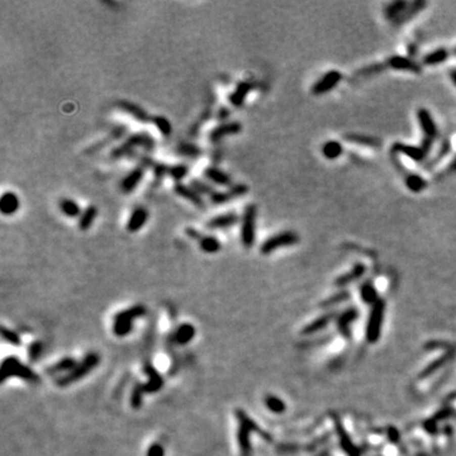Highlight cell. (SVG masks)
<instances>
[{"instance_id": "cell-22", "label": "cell", "mask_w": 456, "mask_h": 456, "mask_svg": "<svg viewBox=\"0 0 456 456\" xmlns=\"http://www.w3.org/2000/svg\"><path fill=\"white\" fill-rule=\"evenodd\" d=\"M19 199L13 192H7L0 199V210L4 215H12L19 209Z\"/></svg>"}, {"instance_id": "cell-7", "label": "cell", "mask_w": 456, "mask_h": 456, "mask_svg": "<svg viewBox=\"0 0 456 456\" xmlns=\"http://www.w3.org/2000/svg\"><path fill=\"white\" fill-rule=\"evenodd\" d=\"M299 242V236L294 231H283L278 235L269 237L260 247V252L262 255H270L271 252L282 249V247L294 246Z\"/></svg>"}, {"instance_id": "cell-6", "label": "cell", "mask_w": 456, "mask_h": 456, "mask_svg": "<svg viewBox=\"0 0 456 456\" xmlns=\"http://www.w3.org/2000/svg\"><path fill=\"white\" fill-rule=\"evenodd\" d=\"M136 147H142L145 150H152L155 147L154 139H151L146 133L133 134L124 144H122L121 146L113 150L112 157L113 159H121V157L131 156Z\"/></svg>"}, {"instance_id": "cell-18", "label": "cell", "mask_w": 456, "mask_h": 456, "mask_svg": "<svg viewBox=\"0 0 456 456\" xmlns=\"http://www.w3.org/2000/svg\"><path fill=\"white\" fill-rule=\"evenodd\" d=\"M237 222H239V215L235 212H230L212 218V219L208 220L205 225L209 230H223V228H228L237 224Z\"/></svg>"}, {"instance_id": "cell-33", "label": "cell", "mask_w": 456, "mask_h": 456, "mask_svg": "<svg viewBox=\"0 0 456 456\" xmlns=\"http://www.w3.org/2000/svg\"><path fill=\"white\" fill-rule=\"evenodd\" d=\"M59 207L60 210L64 213V215H66L69 218H76L81 214L79 204L75 200L69 199V198H64V199L60 200Z\"/></svg>"}, {"instance_id": "cell-57", "label": "cell", "mask_w": 456, "mask_h": 456, "mask_svg": "<svg viewBox=\"0 0 456 456\" xmlns=\"http://www.w3.org/2000/svg\"><path fill=\"white\" fill-rule=\"evenodd\" d=\"M455 52H456V51H455Z\"/></svg>"}, {"instance_id": "cell-17", "label": "cell", "mask_w": 456, "mask_h": 456, "mask_svg": "<svg viewBox=\"0 0 456 456\" xmlns=\"http://www.w3.org/2000/svg\"><path fill=\"white\" fill-rule=\"evenodd\" d=\"M147 219H149V210L146 208H136V209L132 212L131 217H129L128 222H127V231L134 234V232H139L145 224H146Z\"/></svg>"}, {"instance_id": "cell-3", "label": "cell", "mask_w": 456, "mask_h": 456, "mask_svg": "<svg viewBox=\"0 0 456 456\" xmlns=\"http://www.w3.org/2000/svg\"><path fill=\"white\" fill-rule=\"evenodd\" d=\"M0 382L4 383L9 378H19L22 380H26L29 383H39V377L37 373L19 359L14 356L7 357L2 364V372H0Z\"/></svg>"}, {"instance_id": "cell-26", "label": "cell", "mask_w": 456, "mask_h": 456, "mask_svg": "<svg viewBox=\"0 0 456 456\" xmlns=\"http://www.w3.org/2000/svg\"><path fill=\"white\" fill-rule=\"evenodd\" d=\"M252 86H254V85L249 81L240 82V84L237 85L236 90H235L231 94V97H230V102H231L235 107H242L245 103V99H246V97L249 95V93L251 92Z\"/></svg>"}, {"instance_id": "cell-40", "label": "cell", "mask_w": 456, "mask_h": 456, "mask_svg": "<svg viewBox=\"0 0 456 456\" xmlns=\"http://www.w3.org/2000/svg\"><path fill=\"white\" fill-rule=\"evenodd\" d=\"M331 318H332V315L331 314L322 315V317H320L318 320H315L314 322H312L310 325H308L307 327L303 330V333H304V335H310V333H314V332H317V331L322 330V328H325L326 326H327V323L330 322Z\"/></svg>"}, {"instance_id": "cell-50", "label": "cell", "mask_w": 456, "mask_h": 456, "mask_svg": "<svg viewBox=\"0 0 456 456\" xmlns=\"http://www.w3.org/2000/svg\"><path fill=\"white\" fill-rule=\"evenodd\" d=\"M350 298V293L347 290H344V292L338 293V294H335L333 297H331L330 299H327L326 302H323V307H331V305H335L338 304V303L344 302V300H347Z\"/></svg>"}, {"instance_id": "cell-30", "label": "cell", "mask_w": 456, "mask_h": 456, "mask_svg": "<svg viewBox=\"0 0 456 456\" xmlns=\"http://www.w3.org/2000/svg\"><path fill=\"white\" fill-rule=\"evenodd\" d=\"M404 183H405V187H407L408 189L413 193H421L428 187L427 180L423 179L421 175L409 174V172H408V174L404 176Z\"/></svg>"}, {"instance_id": "cell-45", "label": "cell", "mask_w": 456, "mask_h": 456, "mask_svg": "<svg viewBox=\"0 0 456 456\" xmlns=\"http://www.w3.org/2000/svg\"><path fill=\"white\" fill-rule=\"evenodd\" d=\"M152 122H154L155 126L159 128V131L161 132L164 136H169V134L171 133V124H170V122L167 121L165 117L161 116L154 117V118H152Z\"/></svg>"}, {"instance_id": "cell-11", "label": "cell", "mask_w": 456, "mask_h": 456, "mask_svg": "<svg viewBox=\"0 0 456 456\" xmlns=\"http://www.w3.org/2000/svg\"><path fill=\"white\" fill-rule=\"evenodd\" d=\"M384 62L385 65H387L388 69L399 70V71H409L413 72V74H421V71H422L421 65H418L417 62L413 61L409 57L399 56V55L390 56L389 59Z\"/></svg>"}, {"instance_id": "cell-49", "label": "cell", "mask_w": 456, "mask_h": 456, "mask_svg": "<svg viewBox=\"0 0 456 456\" xmlns=\"http://www.w3.org/2000/svg\"><path fill=\"white\" fill-rule=\"evenodd\" d=\"M453 351H448L447 354L445 355V356H442L441 357V359H438L437 361H435V362H432V364H431V367L430 368H427V369L425 370V372L422 373V377H427V375H430V374H432L433 372H435V370H437L438 368H441L442 367L443 364H445V362H447L448 360L451 359V357L453 356Z\"/></svg>"}, {"instance_id": "cell-24", "label": "cell", "mask_w": 456, "mask_h": 456, "mask_svg": "<svg viewBox=\"0 0 456 456\" xmlns=\"http://www.w3.org/2000/svg\"><path fill=\"white\" fill-rule=\"evenodd\" d=\"M367 271V267L362 264H356L349 272L341 275L336 279V285L337 287H345V285L350 284V283L355 282V280H359L362 275Z\"/></svg>"}, {"instance_id": "cell-42", "label": "cell", "mask_w": 456, "mask_h": 456, "mask_svg": "<svg viewBox=\"0 0 456 456\" xmlns=\"http://www.w3.org/2000/svg\"><path fill=\"white\" fill-rule=\"evenodd\" d=\"M450 150H451V145H450V142H448L447 140H446V141H443V144H442V146H441V149L438 150L437 155H436V156L433 157V159L431 160L430 162H427V164L425 165V169H431V167L435 166V165L437 164V162L440 161V160H442L443 157H445L446 155H447L448 152H450Z\"/></svg>"}, {"instance_id": "cell-52", "label": "cell", "mask_w": 456, "mask_h": 456, "mask_svg": "<svg viewBox=\"0 0 456 456\" xmlns=\"http://www.w3.org/2000/svg\"><path fill=\"white\" fill-rule=\"evenodd\" d=\"M42 352V344L41 342H34V344L31 345L28 350V354H29V360L34 361V360L38 359V356L41 355Z\"/></svg>"}, {"instance_id": "cell-8", "label": "cell", "mask_w": 456, "mask_h": 456, "mask_svg": "<svg viewBox=\"0 0 456 456\" xmlns=\"http://www.w3.org/2000/svg\"><path fill=\"white\" fill-rule=\"evenodd\" d=\"M432 140L423 139L421 146H412V145H405L402 142H395L392 147V152L394 154H402L409 157L413 161L421 162L427 157L431 147H432Z\"/></svg>"}, {"instance_id": "cell-53", "label": "cell", "mask_w": 456, "mask_h": 456, "mask_svg": "<svg viewBox=\"0 0 456 456\" xmlns=\"http://www.w3.org/2000/svg\"><path fill=\"white\" fill-rule=\"evenodd\" d=\"M455 170H456V156H455V157H453V159H452V161H451V162H450V164H448V166H447V167H446V169H445V170H443V171H442V172H441V174H440V176H438V177H442V176H443V175H446V172H447V174H448V172H451V171H455Z\"/></svg>"}, {"instance_id": "cell-20", "label": "cell", "mask_w": 456, "mask_h": 456, "mask_svg": "<svg viewBox=\"0 0 456 456\" xmlns=\"http://www.w3.org/2000/svg\"><path fill=\"white\" fill-rule=\"evenodd\" d=\"M117 105H118L121 109H123L126 113L131 114V116L133 117L134 119H137V121L144 122V123L151 121V118H150V116H149V113H147L144 108L140 107V105L134 104V103L127 102V100H122V102H118V104Z\"/></svg>"}, {"instance_id": "cell-1", "label": "cell", "mask_w": 456, "mask_h": 456, "mask_svg": "<svg viewBox=\"0 0 456 456\" xmlns=\"http://www.w3.org/2000/svg\"><path fill=\"white\" fill-rule=\"evenodd\" d=\"M236 418L239 421V431H237V442H239L240 452L241 456H251V441H250V435L252 432H259L261 437L270 440L269 433L265 431H261L252 418L249 417L245 411L237 409Z\"/></svg>"}, {"instance_id": "cell-46", "label": "cell", "mask_w": 456, "mask_h": 456, "mask_svg": "<svg viewBox=\"0 0 456 456\" xmlns=\"http://www.w3.org/2000/svg\"><path fill=\"white\" fill-rule=\"evenodd\" d=\"M188 172H189V167L187 165H175V166L169 169V175L171 177H174L177 183H180V180L184 179L188 175Z\"/></svg>"}, {"instance_id": "cell-56", "label": "cell", "mask_w": 456, "mask_h": 456, "mask_svg": "<svg viewBox=\"0 0 456 456\" xmlns=\"http://www.w3.org/2000/svg\"><path fill=\"white\" fill-rule=\"evenodd\" d=\"M450 77H451V80H452L453 85H455V86H456V69L451 70V71H450Z\"/></svg>"}, {"instance_id": "cell-25", "label": "cell", "mask_w": 456, "mask_h": 456, "mask_svg": "<svg viewBox=\"0 0 456 456\" xmlns=\"http://www.w3.org/2000/svg\"><path fill=\"white\" fill-rule=\"evenodd\" d=\"M408 4L409 3H407V2H403V0H397V2H392V3L387 4V6L384 7L385 18H387L388 21L392 22V23L393 22H395L400 16H402L403 13H404V11L407 9Z\"/></svg>"}, {"instance_id": "cell-48", "label": "cell", "mask_w": 456, "mask_h": 456, "mask_svg": "<svg viewBox=\"0 0 456 456\" xmlns=\"http://www.w3.org/2000/svg\"><path fill=\"white\" fill-rule=\"evenodd\" d=\"M192 188L194 190H197V192L199 193V194L209 195V197H212V195L215 193V190L213 189V188L210 187V185L205 184V183H202V181H200V180H198V179H193L192 180Z\"/></svg>"}, {"instance_id": "cell-16", "label": "cell", "mask_w": 456, "mask_h": 456, "mask_svg": "<svg viewBox=\"0 0 456 456\" xmlns=\"http://www.w3.org/2000/svg\"><path fill=\"white\" fill-rule=\"evenodd\" d=\"M174 190H175V193L179 195V197L189 200V202L193 203L195 207L205 208L204 202H203V198L200 197L199 193H198L197 190L193 189L192 187H188V185L183 184V183H176L174 187Z\"/></svg>"}, {"instance_id": "cell-9", "label": "cell", "mask_w": 456, "mask_h": 456, "mask_svg": "<svg viewBox=\"0 0 456 456\" xmlns=\"http://www.w3.org/2000/svg\"><path fill=\"white\" fill-rule=\"evenodd\" d=\"M384 309L385 304L382 299L378 300L374 305H373L372 313H370L369 322H368L367 327V340L369 342H375L378 341L380 336V330H382V323H383V315H384Z\"/></svg>"}, {"instance_id": "cell-15", "label": "cell", "mask_w": 456, "mask_h": 456, "mask_svg": "<svg viewBox=\"0 0 456 456\" xmlns=\"http://www.w3.org/2000/svg\"><path fill=\"white\" fill-rule=\"evenodd\" d=\"M242 131V126L239 122H230V123H223L220 126L215 127L209 134L210 141L218 142L222 139L227 136H232V134H239Z\"/></svg>"}, {"instance_id": "cell-12", "label": "cell", "mask_w": 456, "mask_h": 456, "mask_svg": "<svg viewBox=\"0 0 456 456\" xmlns=\"http://www.w3.org/2000/svg\"><path fill=\"white\" fill-rule=\"evenodd\" d=\"M247 192H249V187H247V185L236 184L234 185V187L230 188L228 190H225V192H215L214 194L210 197V200H212L213 204L215 205L225 204V203L242 197V195L246 194Z\"/></svg>"}, {"instance_id": "cell-2", "label": "cell", "mask_w": 456, "mask_h": 456, "mask_svg": "<svg viewBox=\"0 0 456 456\" xmlns=\"http://www.w3.org/2000/svg\"><path fill=\"white\" fill-rule=\"evenodd\" d=\"M147 308L144 304H137L118 312L113 320V332L118 337H126L133 330V322L137 318L146 315Z\"/></svg>"}, {"instance_id": "cell-55", "label": "cell", "mask_w": 456, "mask_h": 456, "mask_svg": "<svg viewBox=\"0 0 456 456\" xmlns=\"http://www.w3.org/2000/svg\"><path fill=\"white\" fill-rule=\"evenodd\" d=\"M187 234L189 235L190 237H193V239H199V240H202V237H200L199 232H197V231H195V230H190V228H188V230H187Z\"/></svg>"}, {"instance_id": "cell-28", "label": "cell", "mask_w": 456, "mask_h": 456, "mask_svg": "<svg viewBox=\"0 0 456 456\" xmlns=\"http://www.w3.org/2000/svg\"><path fill=\"white\" fill-rule=\"evenodd\" d=\"M77 365V361L72 357H64L62 360L57 361L56 364H54L52 367H50L49 369H46V374L49 375H57L61 374V373H70L75 367Z\"/></svg>"}, {"instance_id": "cell-41", "label": "cell", "mask_w": 456, "mask_h": 456, "mask_svg": "<svg viewBox=\"0 0 456 456\" xmlns=\"http://www.w3.org/2000/svg\"><path fill=\"white\" fill-rule=\"evenodd\" d=\"M145 389L142 387V384H137L134 385L133 390H132V395H131V405L132 408L134 409H140L142 405V402H144V394H145Z\"/></svg>"}, {"instance_id": "cell-44", "label": "cell", "mask_w": 456, "mask_h": 456, "mask_svg": "<svg viewBox=\"0 0 456 456\" xmlns=\"http://www.w3.org/2000/svg\"><path fill=\"white\" fill-rule=\"evenodd\" d=\"M385 69H388L385 62H380V64H373L369 66L364 67L360 71H357V75H362V76H372V75L380 74V72L385 71Z\"/></svg>"}, {"instance_id": "cell-10", "label": "cell", "mask_w": 456, "mask_h": 456, "mask_svg": "<svg viewBox=\"0 0 456 456\" xmlns=\"http://www.w3.org/2000/svg\"><path fill=\"white\" fill-rule=\"evenodd\" d=\"M342 80V74H341L338 70H331L327 74L323 75L318 81H315V84H313L312 86V94L313 95H323L330 93L331 90L335 89L338 84Z\"/></svg>"}, {"instance_id": "cell-34", "label": "cell", "mask_w": 456, "mask_h": 456, "mask_svg": "<svg viewBox=\"0 0 456 456\" xmlns=\"http://www.w3.org/2000/svg\"><path fill=\"white\" fill-rule=\"evenodd\" d=\"M97 215H98L97 207H94V205L87 207L86 209L82 212V214L80 215L79 230H81V231H87V230L93 225V223H94Z\"/></svg>"}, {"instance_id": "cell-4", "label": "cell", "mask_w": 456, "mask_h": 456, "mask_svg": "<svg viewBox=\"0 0 456 456\" xmlns=\"http://www.w3.org/2000/svg\"><path fill=\"white\" fill-rule=\"evenodd\" d=\"M100 362V356L97 352H89V354L85 355V357L82 359V361L77 362L76 367L71 370L70 373H67L66 375H62L60 379L56 380L57 387H69L72 383L79 382L80 379L86 377L90 372L95 369V368L99 365Z\"/></svg>"}, {"instance_id": "cell-32", "label": "cell", "mask_w": 456, "mask_h": 456, "mask_svg": "<svg viewBox=\"0 0 456 456\" xmlns=\"http://www.w3.org/2000/svg\"><path fill=\"white\" fill-rule=\"evenodd\" d=\"M448 57V51L446 49H437L435 51L430 52L423 57L422 62L426 66H436L442 62H445Z\"/></svg>"}, {"instance_id": "cell-5", "label": "cell", "mask_w": 456, "mask_h": 456, "mask_svg": "<svg viewBox=\"0 0 456 456\" xmlns=\"http://www.w3.org/2000/svg\"><path fill=\"white\" fill-rule=\"evenodd\" d=\"M256 218L257 207L255 204H249L245 208L241 225V241L246 249L254 246L256 241Z\"/></svg>"}, {"instance_id": "cell-39", "label": "cell", "mask_w": 456, "mask_h": 456, "mask_svg": "<svg viewBox=\"0 0 456 456\" xmlns=\"http://www.w3.org/2000/svg\"><path fill=\"white\" fill-rule=\"evenodd\" d=\"M265 404H266L267 409L271 411L272 413L280 415V413H283L285 411V403L280 398L275 397V395H266L265 397Z\"/></svg>"}, {"instance_id": "cell-54", "label": "cell", "mask_w": 456, "mask_h": 456, "mask_svg": "<svg viewBox=\"0 0 456 456\" xmlns=\"http://www.w3.org/2000/svg\"><path fill=\"white\" fill-rule=\"evenodd\" d=\"M389 438L393 441V442H397L398 441V432L394 430V428H389Z\"/></svg>"}, {"instance_id": "cell-19", "label": "cell", "mask_w": 456, "mask_h": 456, "mask_svg": "<svg viewBox=\"0 0 456 456\" xmlns=\"http://www.w3.org/2000/svg\"><path fill=\"white\" fill-rule=\"evenodd\" d=\"M144 175H145V167L139 166L136 167L134 170H132L121 183V189L123 190L126 194L128 193L133 192L134 189L137 188V185L140 184L142 179H144Z\"/></svg>"}, {"instance_id": "cell-21", "label": "cell", "mask_w": 456, "mask_h": 456, "mask_svg": "<svg viewBox=\"0 0 456 456\" xmlns=\"http://www.w3.org/2000/svg\"><path fill=\"white\" fill-rule=\"evenodd\" d=\"M195 336V327L190 323H183L175 330L172 340L177 345H187L194 338Z\"/></svg>"}, {"instance_id": "cell-51", "label": "cell", "mask_w": 456, "mask_h": 456, "mask_svg": "<svg viewBox=\"0 0 456 456\" xmlns=\"http://www.w3.org/2000/svg\"><path fill=\"white\" fill-rule=\"evenodd\" d=\"M147 456H165V448L161 443L155 442L147 450Z\"/></svg>"}, {"instance_id": "cell-27", "label": "cell", "mask_w": 456, "mask_h": 456, "mask_svg": "<svg viewBox=\"0 0 456 456\" xmlns=\"http://www.w3.org/2000/svg\"><path fill=\"white\" fill-rule=\"evenodd\" d=\"M426 6H427V4H426L425 2H421V0L412 2V3L408 4V7H407V9L404 11V13H403L402 16L397 19V21L393 22V24H394V26H402V24H404L405 22H408L409 19H412L413 17L417 16V14L420 13V12L422 11Z\"/></svg>"}, {"instance_id": "cell-13", "label": "cell", "mask_w": 456, "mask_h": 456, "mask_svg": "<svg viewBox=\"0 0 456 456\" xmlns=\"http://www.w3.org/2000/svg\"><path fill=\"white\" fill-rule=\"evenodd\" d=\"M417 118L418 122H420L421 129H422L423 134H425V139L432 140L433 141L437 137V126H436L431 113L427 109H425V108H421L417 112Z\"/></svg>"}, {"instance_id": "cell-23", "label": "cell", "mask_w": 456, "mask_h": 456, "mask_svg": "<svg viewBox=\"0 0 456 456\" xmlns=\"http://www.w3.org/2000/svg\"><path fill=\"white\" fill-rule=\"evenodd\" d=\"M345 140L351 144L359 145V146L364 147H372V149H379L382 146V142L380 140L375 139L372 136H365V134H359V133H347L345 134Z\"/></svg>"}, {"instance_id": "cell-35", "label": "cell", "mask_w": 456, "mask_h": 456, "mask_svg": "<svg viewBox=\"0 0 456 456\" xmlns=\"http://www.w3.org/2000/svg\"><path fill=\"white\" fill-rule=\"evenodd\" d=\"M336 430H337V433L340 435L341 445H342L344 450L349 453V456H359V451H357L356 447L352 445L351 440H350V437L347 436L346 431L342 428V426H341L338 422H337V425H336Z\"/></svg>"}, {"instance_id": "cell-43", "label": "cell", "mask_w": 456, "mask_h": 456, "mask_svg": "<svg viewBox=\"0 0 456 456\" xmlns=\"http://www.w3.org/2000/svg\"><path fill=\"white\" fill-rule=\"evenodd\" d=\"M2 337H3V340L6 341V342L13 345V346H19L22 342V340H21V337H19L18 333L14 332L13 330H9V328H7L6 326L2 327Z\"/></svg>"}, {"instance_id": "cell-29", "label": "cell", "mask_w": 456, "mask_h": 456, "mask_svg": "<svg viewBox=\"0 0 456 456\" xmlns=\"http://www.w3.org/2000/svg\"><path fill=\"white\" fill-rule=\"evenodd\" d=\"M204 175L210 181L222 185V187H230L232 184L231 177L228 176L224 171L217 169V167H208V169L204 170Z\"/></svg>"}, {"instance_id": "cell-47", "label": "cell", "mask_w": 456, "mask_h": 456, "mask_svg": "<svg viewBox=\"0 0 456 456\" xmlns=\"http://www.w3.org/2000/svg\"><path fill=\"white\" fill-rule=\"evenodd\" d=\"M179 154L184 155V156L188 157H198L199 155H202V150L199 147L194 146V145H189V144H183L180 145L179 149H177Z\"/></svg>"}, {"instance_id": "cell-14", "label": "cell", "mask_w": 456, "mask_h": 456, "mask_svg": "<svg viewBox=\"0 0 456 456\" xmlns=\"http://www.w3.org/2000/svg\"><path fill=\"white\" fill-rule=\"evenodd\" d=\"M144 372L146 373V375L149 377V380H147L145 384H142L145 392L146 393L159 392V390L164 387V379H162L161 375L159 374V372H157L151 364H149V362H146V364L144 365Z\"/></svg>"}, {"instance_id": "cell-37", "label": "cell", "mask_w": 456, "mask_h": 456, "mask_svg": "<svg viewBox=\"0 0 456 456\" xmlns=\"http://www.w3.org/2000/svg\"><path fill=\"white\" fill-rule=\"evenodd\" d=\"M199 247L202 251L207 252V254H215V252L219 251L222 245H220L219 240L215 239V237L205 236L199 241Z\"/></svg>"}, {"instance_id": "cell-38", "label": "cell", "mask_w": 456, "mask_h": 456, "mask_svg": "<svg viewBox=\"0 0 456 456\" xmlns=\"http://www.w3.org/2000/svg\"><path fill=\"white\" fill-rule=\"evenodd\" d=\"M357 317V310L356 309H349L341 315L340 320H338V328L342 332L344 336H349V325L351 321H354Z\"/></svg>"}, {"instance_id": "cell-36", "label": "cell", "mask_w": 456, "mask_h": 456, "mask_svg": "<svg viewBox=\"0 0 456 456\" xmlns=\"http://www.w3.org/2000/svg\"><path fill=\"white\" fill-rule=\"evenodd\" d=\"M360 294H361V299L364 300L368 304H373L378 302V294L377 289H375L374 285L372 284V282H367L360 287Z\"/></svg>"}, {"instance_id": "cell-31", "label": "cell", "mask_w": 456, "mask_h": 456, "mask_svg": "<svg viewBox=\"0 0 456 456\" xmlns=\"http://www.w3.org/2000/svg\"><path fill=\"white\" fill-rule=\"evenodd\" d=\"M321 151H322V155L326 157V159L336 160V159H338L341 155H342V152H344V147H342V145H341L338 141H333V140H331V141H327L326 144H323Z\"/></svg>"}]
</instances>
